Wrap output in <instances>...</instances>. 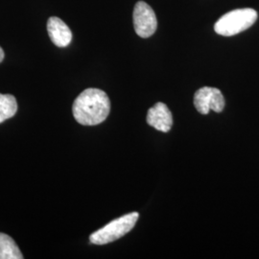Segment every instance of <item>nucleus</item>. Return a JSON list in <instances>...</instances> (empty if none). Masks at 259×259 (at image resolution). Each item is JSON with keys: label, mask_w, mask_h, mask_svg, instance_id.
I'll use <instances>...</instances> for the list:
<instances>
[{"label": "nucleus", "mask_w": 259, "mask_h": 259, "mask_svg": "<svg viewBox=\"0 0 259 259\" xmlns=\"http://www.w3.org/2000/svg\"><path fill=\"white\" fill-rule=\"evenodd\" d=\"M111 111V101L107 93L99 89H87L73 103L75 120L83 126L99 125L107 119Z\"/></svg>", "instance_id": "nucleus-1"}, {"label": "nucleus", "mask_w": 259, "mask_h": 259, "mask_svg": "<svg viewBox=\"0 0 259 259\" xmlns=\"http://www.w3.org/2000/svg\"><path fill=\"white\" fill-rule=\"evenodd\" d=\"M257 19V12L251 8L237 9L225 14L214 25L218 35L232 37L252 26Z\"/></svg>", "instance_id": "nucleus-2"}, {"label": "nucleus", "mask_w": 259, "mask_h": 259, "mask_svg": "<svg viewBox=\"0 0 259 259\" xmlns=\"http://www.w3.org/2000/svg\"><path fill=\"white\" fill-rule=\"evenodd\" d=\"M139 212H132L123 215L107 224L102 229L93 232L90 241L94 245H106L118 240L131 232L139 220Z\"/></svg>", "instance_id": "nucleus-3"}, {"label": "nucleus", "mask_w": 259, "mask_h": 259, "mask_svg": "<svg viewBox=\"0 0 259 259\" xmlns=\"http://www.w3.org/2000/svg\"><path fill=\"white\" fill-rule=\"evenodd\" d=\"M134 27L139 37H151L157 30L156 14L151 6L144 1H139L134 9Z\"/></svg>", "instance_id": "nucleus-4"}, {"label": "nucleus", "mask_w": 259, "mask_h": 259, "mask_svg": "<svg viewBox=\"0 0 259 259\" xmlns=\"http://www.w3.org/2000/svg\"><path fill=\"white\" fill-rule=\"evenodd\" d=\"M194 106L201 114H207L210 110L221 112L225 108V98L220 90L204 87L195 93Z\"/></svg>", "instance_id": "nucleus-5"}, {"label": "nucleus", "mask_w": 259, "mask_h": 259, "mask_svg": "<svg viewBox=\"0 0 259 259\" xmlns=\"http://www.w3.org/2000/svg\"><path fill=\"white\" fill-rule=\"evenodd\" d=\"M146 121L157 131L168 133L173 125V116L164 103L158 102L149 110Z\"/></svg>", "instance_id": "nucleus-6"}, {"label": "nucleus", "mask_w": 259, "mask_h": 259, "mask_svg": "<svg viewBox=\"0 0 259 259\" xmlns=\"http://www.w3.org/2000/svg\"><path fill=\"white\" fill-rule=\"evenodd\" d=\"M47 32L51 41L58 47H66L72 40V33L65 22L57 17L47 21Z\"/></svg>", "instance_id": "nucleus-7"}, {"label": "nucleus", "mask_w": 259, "mask_h": 259, "mask_svg": "<svg viewBox=\"0 0 259 259\" xmlns=\"http://www.w3.org/2000/svg\"><path fill=\"white\" fill-rule=\"evenodd\" d=\"M19 246L9 235L0 232V259H23Z\"/></svg>", "instance_id": "nucleus-8"}, {"label": "nucleus", "mask_w": 259, "mask_h": 259, "mask_svg": "<svg viewBox=\"0 0 259 259\" xmlns=\"http://www.w3.org/2000/svg\"><path fill=\"white\" fill-rule=\"evenodd\" d=\"M18 111V103L15 96L0 93V123L12 118Z\"/></svg>", "instance_id": "nucleus-9"}, {"label": "nucleus", "mask_w": 259, "mask_h": 259, "mask_svg": "<svg viewBox=\"0 0 259 259\" xmlns=\"http://www.w3.org/2000/svg\"><path fill=\"white\" fill-rule=\"evenodd\" d=\"M4 51H3V49L0 47V63L4 60Z\"/></svg>", "instance_id": "nucleus-10"}]
</instances>
